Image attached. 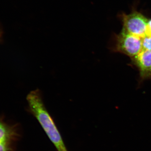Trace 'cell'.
Listing matches in <instances>:
<instances>
[{
	"instance_id": "1",
	"label": "cell",
	"mask_w": 151,
	"mask_h": 151,
	"mask_svg": "<svg viewBox=\"0 0 151 151\" xmlns=\"http://www.w3.org/2000/svg\"><path fill=\"white\" fill-rule=\"evenodd\" d=\"M29 108L39 122L58 151H68L54 121L44 104L41 92L39 89L30 92L27 96Z\"/></svg>"
},
{
	"instance_id": "2",
	"label": "cell",
	"mask_w": 151,
	"mask_h": 151,
	"mask_svg": "<svg viewBox=\"0 0 151 151\" xmlns=\"http://www.w3.org/2000/svg\"><path fill=\"white\" fill-rule=\"evenodd\" d=\"M116 49L118 52L133 58L142 50V38L132 35L122 30L117 37Z\"/></svg>"
},
{
	"instance_id": "3",
	"label": "cell",
	"mask_w": 151,
	"mask_h": 151,
	"mask_svg": "<svg viewBox=\"0 0 151 151\" xmlns=\"http://www.w3.org/2000/svg\"><path fill=\"white\" fill-rule=\"evenodd\" d=\"M123 30L135 36L143 38L145 32L147 19L142 14L134 12L129 14H124Z\"/></svg>"
},
{
	"instance_id": "4",
	"label": "cell",
	"mask_w": 151,
	"mask_h": 151,
	"mask_svg": "<svg viewBox=\"0 0 151 151\" xmlns=\"http://www.w3.org/2000/svg\"><path fill=\"white\" fill-rule=\"evenodd\" d=\"M133 58L135 64L139 69L141 75L149 76L151 72V50H142Z\"/></svg>"
},
{
	"instance_id": "5",
	"label": "cell",
	"mask_w": 151,
	"mask_h": 151,
	"mask_svg": "<svg viewBox=\"0 0 151 151\" xmlns=\"http://www.w3.org/2000/svg\"><path fill=\"white\" fill-rule=\"evenodd\" d=\"M16 130L0 119V142H13L17 137Z\"/></svg>"
},
{
	"instance_id": "6",
	"label": "cell",
	"mask_w": 151,
	"mask_h": 151,
	"mask_svg": "<svg viewBox=\"0 0 151 151\" xmlns=\"http://www.w3.org/2000/svg\"><path fill=\"white\" fill-rule=\"evenodd\" d=\"M142 50H151V37L145 36L142 38Z\"/></svg>"
},
{
	"instance_id": "7",
	"label": "cell",
	"mask_w": 151,
	"mask_h": 151,
	"mask_svg": "<svg viewBox=\"0 0 151 151\" xmlns=\"http://www.w3.org/2000/svg\"><path fill=\"white\" fill-rule=\"evenodd\" d=\"M12 142L9 141L0 142V151H11Z\"/></svg>"
},
{
	"instance_id": "8",
	"label": "cell",
	"mask_w": 151,
	"mask_h": 151,
	"mask_svg": "<svg viewBox=\"0 0 151 151\" xmlns=\"http://www.w3.org/2000/svg\"><path fill=\"white\" fill-rule=\"evenodd\" d=\"M146 36L151 37V19L148 20L146 26Z\"/></svg>"
},
{
	"instance_id": "9",
	"label": "cell",
	"mask_w": 151,
	"mask_h": 151,
	"mask_svg": "<svg viewBox=\"0 0 151 151\" xmlns=\"http://www.w3.org/2000/svg\"><path fill=\"white\" fill-rule=\"evenodd\" d=\"M3 35V31L2 29L0 26V42L2 41V38Z\"/></svg>"
},
{
	"instance_id": "10",
	"label": "cell",
	"mask_w": 151,
	"mask_h": 151,
	"mask_svg": "<svg viewBox=\"0 0 151 151\" xmlns=\"http://www.w3.org/2000/svg\"><path fill=\"white\" fill-rule=\"evenodd\" d=\"M150 76H151V73H150Z\"/></svg>"
}]
</instances>
